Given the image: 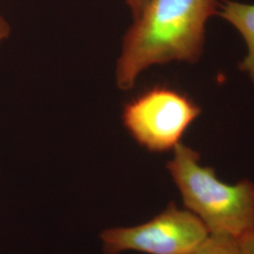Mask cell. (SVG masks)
Here are the masks:
<instances>
[{
    "mask_svg": "<svg viewBox=\"0 0 254 254\" xmlns=\"http://www.w3.org/2000/svg\"><path fill=\"white\" fill-rule=\"evenodd\" d=\"M201 109L174 88L155 85L124 106V127L136 142L153 153L167 152L181 142Z\"/></svg>",
    "mask_w": 254,
    "mask_h": 254,
    "instance_id": "cell-3",
    "label": "cell"
},
{
    "mask_svg": "<svg viewBox=\"0 0 254 254\" xmlns=\"http://www.w3.org/2000/svg\"><path fill=\"white\" fill-rule=\"evenodd\" d=\"M209 236L204 224L188 209L171 202L160 214L133 227L102 232L105 254L134 251L147 254H192Z\"/></svg>",
    "mask_w": 254,
    "mask_h": 254,
    "instance_id": "cell-4",
    "label": "cell"
},
{
    "mask_svg": "<svg viewBox=\"0 0 254 254\" xmlns=\"http://www.w3.org/2000/svg\"><path fill=\"white\" fill-rule=\"evenodd\" d=\"M10 35V26L9 22L0 13V45Z\"/></svg>",
    "mask_w": 254,
    "mask_h": 254,
    "instance_id": "cell-9",
    "label": "cell"
},
{
    "mask_svg": "<svg viewBox=\"0 0 254 254\" xmlns=\"http://www.w3.org/2000/svg\"><path fill=\"white\" fill-rule=\"evenodd\" d=\"M218 0H149L127 29L116 65V84L128 91L154 65L195 64L203 50L205 25L217 15Z\"/></svg>",
    "mask_w": 254,
    "mask_h": 254,
    "instance_id": "cell-1",
    "label": "cell"
},
{
    "mask_svg": "<svg viewBox=\"0 0 254 254\" xmlns=\"http://www.w3.org/2000/svg\"><path fill=\"white\" fill-rule=\"evenodd\" d=\"M148 1L149 0H126V3L133 15V18L136 17L141 12V10L144 9Z\"/></svg>",
    "mask_w": 254,
    "mask_h": 254,
    "instance_id": "cell-8",
    "label": "cell"
},
{
    "mask_svg": "<svg viewBox=\"0 0 254 254\" xmlns=\"http://www.w3.org/2000/svg\"><path fill=\"white\" fill-rule=\"evenodd\" d=\"M200 154L179 144L167 170L190 210L208 230L209 235L240 239L254 230V183L221 181L213 168L201 166Z\"/></svg>",
    "mask_w": 254,
    "mask_h": 254,
    "instance_id": "cell-2",
    "label": "cell"
},
{
    "mask_svg": "<svg viewBox=\"0 0 254 254\" xmlns=\"http://www.w3.org/2000/svg\"><path fill=\"white\" fill-rule=\"evenodd\" d=\"M192 254H243L239 240L227 236L209 235Z\"/></svg>",
    "mask_w": 254,
    "mask_h": 254,
    "instance_id": "cell-6",
    "label": "cell"
},
{
    "mask_svg": "<svg viewBox=\"0 0 254 254\" xmlns=\"http://www.w3.org/2000/svg\"><path fill=\"white\" fill-rule=\"evenodd\" d=\"M239 244L243 254H254V230L239 239Z\"/></svg>",
    "mask_w": 254,
    "mask_h": 254,
    "instance_id": "cell-7",
    "label": "cell"
},
{
    "mask_svg": "<svg viewBox=\"0 0 254 254\" xmlns=\"http://www.w3.org/2000/svg\"><path fill=\"white\" fill-rule=\"evenodd\" d=\"M218 15L228 21L245 40L248 54L239 65L254 82V5L234 0H221Z\"/></svg>",
    "mask_w": 254,
    "mask_h": 254,
    "instance_id": "cell-5",
    "label": "cell"
}]
</instances>
